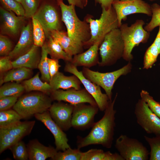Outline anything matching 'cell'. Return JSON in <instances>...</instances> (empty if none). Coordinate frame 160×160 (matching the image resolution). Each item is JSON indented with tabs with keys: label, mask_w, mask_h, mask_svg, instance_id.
Returning a JSON list of instances; mask_svg holds the SVG:
<instances>
[{
	"label": "cell",
	"mask_w": 160,
	"mask_h": 160,
	"mask_svg": "<svg viewBox=\"0 0 160 160\" xmlns=\"http://www.w3.org/2000/svg\"><path fill=\"white\" fill-rule=\"evenodd\" d=\"M118 95L117 93L113 100H109L104 111L102 118L95 122L89 134L84 137L78 136L77 148H81L90 145H101L104 147L109 148L111 147L114 135L115 115L116 111L114 105Z\"/></svg>",
	"instance_id": "6da1fadb"
},
{
	"label": "cell",
	"mask_w": 160,
	"mask_h": 160,
	"mask_svg": "<svg viewBox=\"0 0 160 160\" xmlns=\"http://www.w3.org/2000/svg\"><path fill=\"white\" fill-rule=\"evenodd\" d=\"M60 8L62 20L65 24L69 37L78 44L83 46L91 37L89 24L78 17L73 5H67L63 0L57 1ZM84 47V46H83Z\"/></svg>",
	"instance_id": "7a4b0ae2"
},
{
	"label": "cell",
	"mask_w": 160,
	"mask_h": 160,
	"mask_svg": "<svg viewBox=\"0 0 160 160\" xmlns=\"http://www.w3.org/2000/svg\"><path fill=\"white\" fill-rule=\"evenodd\" d=\"M102 8V12L99 19H93L89 16L85 19L89 24L91 37L84 43V48H89L97 41L102 42L107 34L119 28L117 15L113 7L108 9L103 7Z\"/></svg>",
	"instance_id": "3957f363"
},
{
	"label": "cell",
	"mask_w": 160,
	"mask_h": 160,
	"mask_svg": "<svg viewBox=\"0 0 160 160\" xmlns=\"http://www.w3.org/2000/svg\"><path fill=\"white\" fill-rule=\"evenodd\" d=\"M53 100L47 95L40 92L21 95L13 107L23 119H28L36 114L48 110Z\"/></svg>",
	"instance_id": "277c9868"
},
{
	"label": "cell",
	"mask_w": 160,
	"mask_h": 160,
	"mask_svg": "<svg viewBox=\"0 0 160 160\" xmlns=\"http://www.w3.org/2000/svg\"><path fill=\"white\" fill-rule=\"evenodd\" d=\"M124 42L119 28L114 29L105 36L99 50L101 61L99 66H110L122 58L124 51Z\"/></svg>",
	"instance_id": "5b68a950"
},
{
	"label": "cell",
	"mask_w": 160,
	"mask_h": 160,
	"mask_svg": "<svg viewBox=\"0 0 160 160\" xmlns=\"http://www.w3.org/2000/svg\"><path fill=\"white\" fill-rule=\"evenodd\" d=\"M145 24L142 20H137L130 26L127 23L122 24L119 27L121 37L124 42V48L122 58L128 62L133 59L132 52L133 48L140 43L147 42L150 33L143 27Z\"/></svg>",
	"instance_id": "8992f818"
},
{
	"label": "cell",
	"mask_w": 160,
	"mask_h": 160,
	"mask_svg": "<svg viewBox=\"0 0 160 160\" xmlns=\"http://www.w3.org/2000/svg\"><path fill=\"white\" fill-rule=\"evenodd\" d=\"M132 67L130 61L122 68L111 72L101 73L85 67L81 71L85 77L103 89L109 100H112V90L115 82L121 76L130 73Z\"/></svg>",
	"instance_id": "52a82bcc"
},
{
	"label": "cell",
	"mask_w": 160,
	"mask_h": 160,
	"mask_svg": "<svg viewBox=\"0 0 160 160\" xmlns=\"http://www.w3.org/2000/svg\"><path fill=\"white\" fill-rule=\"evenodd\" d=\"M115 146L124 160H147L149 152L142 143L126 135H121Z\"/></svg>",
	"instance_id": "ba28073f"
},
{
	"label": "cell",
	"mask_w": 160,
	"mask_h": 160,
	"mask_svg": "<svg viewBox=\"0 0 160 160\" xmlns=\"http://www.w3.org/2000/svg\"><path fill=\"white\" fill-rule=\"evenodd\" d=\"M40 23L46 37L53 30H60L59 17L55 4L48 0H43L33 17Z\"/></svg>",
	"instance_id": "9c48e42d"
},
{
	"label": "cell",
	"mask_w": 160,
	"mask_h": 160,
	"mask_svg": "<svg viewBox=\"0 0 160 160\" xmlns=\"http://www.w3.org/2000/svg\"><path fill=\"white\" fill-rule=\"evenodd\" d=\"M134 113L137 124L147 133L160 135V118L142 99L138 100L136 104Z\"/></svg>",
	"instance_id": "30bf717a"
},
{
	"label": "cell",
	"mask_w": 160,
	"mask_h": 160,
	"mask_svg": "<svg viewBox=\"0 0 160 160\" xmlns=\"http://www.w3.org/2000/svg\"><path fill=\"white\" fill-rule=\"evenodd\" d=\"M64 71L75 75L79 78L84 88L95 100L99 110L104 111L110 100L107 95L102 92L100 87L85 77L82 71H79L77 67L70 62H66Z\"/></svg>",
	"instance_id": "8fae6325"
},
{
	"label": "cell",
	"mask_w": 160,
	"mask_h": 160,
	"mask_svg": "<svg viewBox=\"0 0 160 160\" xmlns=\"http://www.w3.org/2000/svg\"><path fill=\"white\" fill-rule=\"evenodd\" d=\"M112 6L117 15L119 28L122 24V20H126L127 16L130 15L143 13L149 16L152 15L151 5L143 0H114Z\"/></svg>",
	"instance_id": "7c38bea8"
},
{
	"label": "cell",
	"mask_w": 160,
	"mask_h": 160,
	"mask_svg": "<svg viewBox=\"0 0 160 160\" xmlns=\"http://www.w3.org/2000/svg\"><path fill=\"white\" fill-rule=\"evenodd\" d=\"M99 110L97 105L85 103L74 105L72 115L71 127L80 130L92 127L95 123L94 118Z\"/></svg>",
	"instance_id": "4fadbf2b"
},
{
	"label": "cell",
	"mask_w": 160,
	"mask_h": 160,
	"mask_svg": "<svg viewBox=\"0 0 160 160\" xmlns=\"http://www.w3.org/2000/svg\"><path fill=\"white\" fill-rule=\"evenodd\" d=\"M50 95V97L53 100L57 101H63L73 105L88 103L97 105L93 97L85 88L79 89L73 88L66 90L59 89L52 91Z\"/></svg>",
	"instance_id": "5bb4252c"
},
{
	"label": "cell",
	"mask_w": 160,
	"mask_h": 160,
	"mask_svg": "<svg viewBox=\"0 0 160 160\" xmlns=\"http://www.w3.org/2000/svg\"><path fill=\"white\" fill-rule=\"evenodd\" d=\"M74 105L58 101L52 104L48 110L55 122L63 131L71 127V120Z\"/></svg>",
	"instance_id": "9a60e30c"
},
{
	"label": "cell",
	"mask_w": 160,
	"mask_h": 160,
	"mask_svg": "<svg viewBox=\"0 0 160 160\" xmlns=\"http://www.w3.org/2000/svg\"><path fill=\"white\" fill-rule=\"evenodd\" d=\"M34 116L42 122L52 134L55 140V148L58 151H63L70 147L66 134L52 119L48 110L35 114Z\"/></svg>",
	"instance_id": "2e32d148"
},
{
	"label": "cell",
	"mask_w": 160,
	"mask_h": 160,
	"mask_svg": "<svg viewBox=\"0 0 160 160\" xmlns=\"http://www.w3.org/2000/svg\"><path fill=\"white\" fill-rule=\"evenodd\" d=\"M33 44L32 25L29 23L22 28L19 41L8 56L11 60L15 59L28 51Z\"/></svg>",
	"instance_id": "e0dca14e"
},
{
	"label": "cell",
	"mask_w": 160,
	"mask_h": 160,
	"mask_svg": "<svg viewBox=\"0 0 160 160\" xmlns=\"http://www.w3.org/2000/svg\"><path fill=\"white\" fill-rule=\"evenodd\" d=\"M0 13L1 29L3 33L11 36L17 34L25 17L16 16L13 12L7 11L1 7H0Z\"/></svg>",
	"instance_id": "ac0fdd59"
},
{
	"label": "cell",
	"mask_w": 160,
	"mask_h": 160,
	"mask_svg": "<svg viewBox=\"0 0 160 160\" xmlns=\"http://www.w3.org/2000/svg\"><path fill=\"white\" fill-rule=\"evenodd\" d=\"M102 41H97L86 51L73 56L71 62L76 67L90 68L98 64V51Z\"/></svg>",
	"instance_id": "d6986e66"
},
{
	"label": "cell",
	"mask_w": 160,
	"mask_h": 160,
	"mask_svg": "<svg viewBox=\"0 0 160 160\" xmlns=\"http://www.w3.org/2000/svg\"><path fill=\"white\" fill-rule=\"evenodd\" d=\"M27 147L30 160H45L48 158L51 159L58 151L52 146L44 145L37 139L30 141Z\"/></svg>",
	"instance_id": "ffe728a7"
},
{
	"label": "cell",
	"mask_w": 160,
	"mask_h": 160,
	"mask_svg": "<svg viewBox=\"0 0 160 160\" xmlns=\"http://www.w3.org/2000/svg\"><path fill=\"white\" fill-rule=\"evenodd\" d=\"M50 35L60 45L64 50L70 57L83 52L84 47L74 41L68 36L67 32L60 30H53Z\"/></svg>",
	"instance_id": "44dd1931"
},
{
	"label": "cell",
	"mask_w": 160,
	"mask_h": 160,
	"mask_svg": "<svg viewBox=\"0 0 160 160\" xmlns=\"http://www.w3.org/2000/svg\"><path fill=\"white\" fill-rule=\"evenodd\" d=\"M49 84L52 91L59 89L66 90L71 88L76 89H81V83L76 76L74 75L66 76L59 71L51 79Z\"/></svg>",
	"instance_id": "7402d4cb"
},
{
	"label": "cell",
	"mask_w": 160,
	"mask_h": 160,
	"mask_svg": "<svg viewBox=\"0 0 160 160\" xmlns=\"http://www.w3.org/2000/svg\"><path fill=\"white\" fill-rule=\"evenodd\" d=\"M39 47L33 44L27 52L12 61L13 68L25 67L31 69L38 68L41 57Z\"/></svg>",
	"instance_id": "603a6c76"
},
{
	"label": "cell",
	"mask_w": 160,
	"mask_h": 160,
	"mask_svg": "<svg viewBox=\"0 0 160 160\" xmlns=\"http://www.w3.org/2000/svg\"><path fill=\"white\" fill-rule=\"evenodd\" d=\"M35 123V121H20L0 129L12 135L22 138L30 134L34 126Z\"/></svg>",
	"instance_id": "cb8c5ba5"
},
{
	"label": "cell",
	"mask_w": 160,
	"mask_h": 160,
	"mask_svg": "<svg viewBox=\"0 0 160 160\" xmlns=\"http://www.w3.org/2000/svg\"><path fill=\"white\" fill-rule=\"evenodd\" d=\"M38 73L32 78L24 81L23 85L25 90L27 92L38 91L47 95L51 94L52 91L50 84L47 82L42 81Z\"/></svg>",
	"instance_id": "d4e9b609"
},
{
	"label": "cell",
	"mask_w": 160,
	"mask_h": 160,
	"mask_svg": "<svg viewBox=\"0 0 160 160\" xmlns=\"http://www.w3.org/2000/svg\"><path fill=\"white\" fill-rule=\"evenodd\" d=\"M81 160H124L119 153L104 151L100 149H91L83 152Z\"/></svg>",
	"instance_id": "484cf974"
},
{
	"label": "cell",
	"mask_w": 160,
	"mask_h": 160,
	"mask_svg": "<svg viewBox=\"0 0 160 160\" xmlns=\"http://www.w3.org/2000/svg\"><path fill=\"white\" fill-rule=\"evenodd\" d=\"M32 74L31 69L25 67L13 68L8 71L0 80V83L19 82L28 79Z\"/></svg>",
	"instance_id": "4316f807"
},
{
	"label": "cell",
	"mask_w": 160,
	"mask_h": 160,
	"mask_svg": "<svg viewBox=\"0 0 160 160\" xmlns=\"http://www.w3.org/2000/svg\"><path fill=\"white\" fill-rule=\"evenodd\" d=\"M45 44L48 54L52 58L62 59L66 62H71L72 57H70L64 50L60 45L50 35Z\"/></svg>",
	"instance_id": "83f0119b"
},
{
	"label": "cell",
	"mask_w": 160,
	"mask_h": 160,
	"mask_svg": "<svg viewBox=\"0 0 160 160\" xmlns=\"http://www.w3.org/2000/svg\"><path fill=\"white\" fill-rule=\"evenodd\" d=\"M25 90L23 85L17 83H8L0 88V98L5 96L20 97Z\"/></svg>",
	"instance_id": "f1b7e54d"
},
{
	"label": "cell",
	"mask_w": 160,
	"mask_h": 160,
	"mask_svg": "<svg viewBox=\"0 0 160 160\" xmlns=\"http://www.w3.org/2000/svg\"><path fill=\"white\" fill-rule=\"evenodd\" d=\"M22 119L20 115L13 109L0 111V128L12 124Z\"/></svg>",
	"instance_id": "f546056e"
},
{
	"label": "cell",
	"mask_w": 160,
	"mask_h": 160,
	"mask_svg": "<svg viewBox=\"0 0 160 160\" xmlns=\"http://www.w3.org/2000/svg\"><path fill=\"white\" fill-rule=\"evenodd\" d=\"M48 54L47 47L44 43L41 47V56L38 68L41 73L42 79L44 81L49 83L51 80V78L49 71L47 57Z\"/></svg>",
	"instance_id": "4dcf8cb0"
},
{
	"label": "cell",
	"mask_w": 160,
	"mask_h": 160,
	"mask_svg": "<svg viewBox=\"0 0 160 160\" xmlns=\"http://www.w3.org/2000/svg\"><path fill=\"white\" fill-rule=\"evenodd\" d=\"M32 27L34 44L42 47L44 43L46 36L44 30L39 22L32 17Z\"/></svg>",
	"instance_id": "1f68e13d"
},
{
	"label": "cell",
	"mask_w": 160,
	"mask_h": 160,
	"mask_svg": "<svg viewBox=\"0 0 160 160\" xmlns=\"http://www.w3.org/2000/svg\"><path fill=\"white\" fill-rule=\"evenodd\" d=\"M83 152L80 149L71 147L63 151H57L52 160H81Z\"/></svg>",
	"instance_id": "d6a6232c"
},
{
	"label": "cell",
	"mask_w": 160,
	"mask_h": 160,
	"mask_svg": "<svg viewBox=\"0 0 160 160\" xmlns=\"http://www.w3.org/2000/svg\"><path fill=\"white\" fill-rule=\"evenodd\" d=\"M22 139L0 129V153L9 149Z\"/></svg>",
	"instance_id": "836d02e7"
},
{
	"label": "cell",
	"mask_w": 160,
	"mask_h": 160,
	"mask_svg": "<svg viewBox=\"0 0 160 160\" xmlns=\"http://www.w3.org/2000/svg\"><path fill=\"white\" fill-rule=\"evenodd\" d=\"M145 141L150 146V160H160V135L152 137L144 136Z\"/></svg>",
	"instance_id": "e575fe53"
},
{
	"label": "cell",
	"mask_w": 160,
	"mask_h": 160,
	"mask_svg": "<svg viewBox=\"0 0 160 160\" xmlns=\"http://www.w3.org/2000/svg\"><path fill=\"white\" fill-rule=\"evenodd\" d=\"M159 54L157 47L153 43L145 53L143 69H148L151 68L156 61L157 57Z\"/></svg>",
	"instance_id": "d590c367"
},
{
	"label": "cell",
	"mask_w": 160,
	"mask_h": 160,
	"mask_svg": "<svg viewBox=\"0 0 160 160\" xmlns=\"http://www.w3.org/2000/svg\"><path fill=\"white\" fill-rule=\"evenodd\" d=\"M9 149L12 153L14 159L17 160L29 159L27 146L21 140L14 145Z\"/></svg>",
	"instance_id": "8d00e7d4"
},
{
	"label": "cell",
	"mask_w": 160,
	"mask_h": 160,
	"mask_svg": "<svg viewBox=\"0 0 160 160\" xmlns=\"http://www.w3.org/2000/svg\"><path fill=\"white\" fill-rule=\"evenodd\" d=\"M151 6L152 18L150 22L144 27L146 31L149 32L160 25V5L154 3Z\"/></svg>",
	"instance_id": "74e56055"
},
{
	"label": "cell",
	"mask_w": 160,
	"mask_h": 160,
	"mask_svg": "<svg viewBox=\"0 0 160 160\" xmlns=\"http://www.w3.org/2000/svg\"><path fill=\"white\" fill-rule=\"evenodd\" d=\"M1 7L12 12L17 15L25 17V12L22 4L15 0H0Z\"/></svg>",
	"instance_id": "f35d334b"
},
{
	"label": "cell",
	"mask_w": 160,
	"mask_h": 160,
	"mask_svg": "<svg viewBox=\"0 0 160 160\" xmlns=\"http://www.w3.org/2000/svg\"><path fill=\"white\" fill-rule=\"evenodd\" d=\"M43 0H22L21 4L25 10V18H32Z\"/></svg>",
	"instance_id": "ab89813d"
},
{
	"label": "cell",
	"mask_w": 160,
	"mask_h": 160,
	"mask_svg": "<svg viewBox=\"0 0 160 160\" xmlns=\"http://www.w3.org/2000/svg\"><path fill=\"white\" fill-rule=\"evenodd\" d=\"M141 99L147 104L151 110L160 118V103L155 100L146 91L142 90L140 92Z\"/></svg>",
	"instance_id": "60d3db41"
},
{
	"label": "cell",
	"mask_w": 160,
	"mask_h": 160,
	"mask_svg": "<svg viewBox=\"0 0 160 160\" xmlns=\"http://www.w3.org/2000/svg\"><path fill=\"white\" fill-rule=\"evenodd\" d=\"M12 44L7 36L0 35V55L2 56H8L12 51Z\"/></svg>",
	"instance_id": "b9f144b4"
},
{
	"label": "cell",
	"mask_w": 160,
	"mask_h": 160,
	"mask_svg": "<svg viewBox=\"0 0 160 160\" xmlns=\"http://www.w3.org/2000/svg\"><path fill=\"white\" fill-rule=\"evenodd\" d=\"M18 97L14 96H5L0 98V111L10 109L13 107L17 100Z\"/></svg>",
	"instance_id": "7bdbcfd3"
},
{
	"label": "cell",
	"mask_w": 160,
	"mask_h": 160,
	"mask_svg": "<svg viewBox=\"0 0 160 160\" xmlns=\"http://www.w3.org/2000/svg\"><path fill=\"white\" fill-rule=\"evenodd\" d=\"M12 61L8 56H2L0 58V72L1 73L8 71L13 68Z\"/></svg>",
	"instance_id": "ee69618b"
},
{
	"label": "cell",
	"mask_w": 160,
	"mask_h": 160,
	"mask_svg": "<svg viewBox=\"0 0 160 160\" xmlns=\"http://www.w3.org/2000/svg\"><path fill=\"white\" fill-rule=\"evenodd\" d=\"M49 75L51 79L59 72V69L61 65L59 64L58 60L48 59Z\"/></svg>",
	"instance_id": "f6af8a7d"
},
{
	"label": "cell",
	"mask_w": 160,
	"mask_h": 160,
	"mask_svg": "<svg viewBox=\"0 0 160 160\" xmlns=\"http://www.w3.org/2000/svg\"><path fill=\"white\" fill-rule=\"evenodd\" d=\"M114 0H95L96 3L101 5V7L108 9L112 6V3Z\"/></svg>",
	"instance_id": "bcb514c9"
},
{
	"label": "cell",
	"mask_w": 160,
	"mask_h": 160,
	"mask_svg": "<svg viewBox=\"0 0 160 160\" xmlns=\"http://www.w3.org/2000/svg\"><path fill=\"white\" fill-rule=\"evenodd\" d=\"M57 1L63 0H56ZM69 5H73L81 9L84 7L82 0H67Z\"/></svg>",
	"instance_id": "7dc6e473"
},
{
	"label": "cell",
	"mask_w": 160,
	"mask_h": 160,
	"mask_svg": "<svg viewBox=\"0 0 160 160\" xmlns=\"http://www.w3.org/2000/svg\"><path fill=\"white\" fill-rule=\"evenodd\" d=\"M153 43L157 47L160 54V25L159 26L158 32Z\"/></svg>",
	"instance_id": "c3c4849f"
},
{
	"label": "cell",
	"mask_w": 160,
	"mask_h": 160,
	"mask_svg": "<svg viewBox=\"0 0 160 160\" xmlns=\"http://www.w3.org/2000/svg\"><path fill=\"white\" fill-rule=\"evenodd\" d=\"M84 7H85L87 3L88 0H82Z\"/></svg>",
	"instance_id": "681fc988"
},
{
	"label": "cell",
	"mask_w": 160,
	"mask_h": 160,
	"mask_svg": "<svg viewBox=\"0 0 160 160\" xmlns=\"http://www.w3.org/2000/svg\"><path fill=\"white\" fill-rule=\"evenodd\" d=\"M15 1H17L20 3L21 4V2H22V0H15Z\"/></svg>",
	"instance_id": "f907efd6"
},
{
	"label": "cell",
	"mask_w": 160,
	"mask_h": 160,
	"mask_svg": "<svg viewBox=\"0 0 160 160\" xmlns=\"http://www.w3.org/2000/svg\"><path fill=\"white\" fill-rule=\"evenodd\" d=\"M120 0L121 1H127L132 0Z\"/></svg>",
	"instance_id": "816d5d0a"
},
{
	"label": "cell",
	"mask_w": 160,
	"mask_h": 160,
	"mask_svg": "<svg viewBox=\"0 0 160 160\" xmlns=\"http://www.w3.org/2000/svg\"><path fill=\"white\" fill-rule=\"evenodd\" d=\"M149 0L151 1H155V0Z\"/></svg>",
	"instance_id": "f5cc1de1"
}]
</instances>
